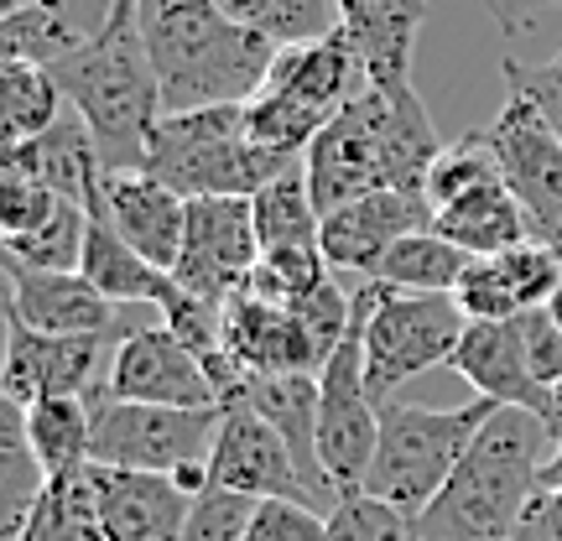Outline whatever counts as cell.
Returning a JSON list of instances; mask_svg holds the SVG:
<instances>
[{"label": "cell", "instance_id": "1", "mask_svg": "<svg viewBox=\"0 0 562 541\" xmlns=\"http://www.w3.org/2000/svg\"><path fill=\"white\" fill-rule=\"evenodd\" d=\"M442 146L448 140L438 136L417 89L412 94H381L375 83H364L360 94L318 131L302 167H307V188H313L318 208L334 214V208L370 199L381 188L422 193L427 167L438 161Z\"/></svg>", "mask_w": 562, "mask_h": 541}, {"label": "cell", "instance_id": "2", "mask_svg": "<svg viewBox=\"0 0 562 541\" xmlns=\"http://www.w3.org/2000/svg\"><path fill=\"white\" fill-rule=\"evenodd\" d=\"M558 432V421L537 412L495 406V417L459 459L453 480L417 516V541H516L521 516L542 495Z\"/></svg>", "mask_w": 562, "mask_h": 541}, {"label": "cell", "instance_id": "3", "mask_svg": "<svg viewBox=\"0 0 562 541\" xmlns=\"http://www.w3.org/2000/svg\"><path fill=\"white\" fill-rule=\"evenodd\" d=\"M136 26L161 79L167 115L250 104L277 63V42L235 26L214 0H136Z\"/></svg>", "mask_w": 562, "mask_h": 541}, {"label": "cell", "instance_id": "4", "mask_svg": "<svg viewBox=\"0 0 562 541\" xmlns=\"http://www.w3.org/2000/svg\"><path fill=\"white\" fill-rule=\"evenodd\" d=\"M53 79H58L63 100L89 125L104 172H140L146 140L167 115V104H161V79L151 68V53L140 42L136 0H121V11L94 37L53 63Z\"/></svg>", "mask_w": 562, "mask_h": 541}, {"label": "cell", "instance_id": "5", "mask_svg": "<svg viewBox=\"0 0 562 541\" xmlns=\"http://www.w3.org/2000/svg\"><path fill=\"white\" fill-rule=\"evenodd\" d=\"M302 157H281L250 140L245 104H209L161 115L146 140V167L182 199H256L266 182L292 172Z\"/></svg>", "mask_w": 562, "mask_h": 541}, {"label": "cell", "instance_id": "6", "mask_svg": "<svg viewBox=\"0 0 562 541\" xmlns=\"http://www.w3.org/2000/svg\"><path fill=\"white\" fill-rule=\"evenodd\" d=\"M495 417V402L474 396L469 406H412L385 402L381 406V442L375 463L364 474V495L396 505L417 521L427 505L442 495V484L453 480L469 442L480 438V427Z\"/></svg>", "mask_w": 562, "mask_h": 541}, {"label": "cell", "instance_id": "7", "mask_svg": "<svg viewBox=\"0 0 562 541\" xmlns=\"http://www.w3.org/2000/svg\"><path fill=\"white\" fill-rule=\"evenodd\" d=\"M364 313V370L375 402H396L402 385H412L427 370L453 364L469 318L453 297H417V292H391L381 281H355Z\"/></svg>", "mask_w": 562, "mask_h": 541}, {"label": "cell", "instance_id": "8", "mask_svg": "<svg viewBox=\"0 0 562 541\" xmlns=\"http://www.w3.org/2000/svg\"><path fill=\"white\" fill-rule=\"evenodd\" d=\"M375 442H381V402H375L370 370H364V313L360 292H355V323L318 370V459L339 495L364 489Z\"/></svg>", "mask_w": 562, "mask_h": 541}, {"label": "cell", "instance_id": "9", "mask_svg": "<svg viewBox=\"0 0 562 541\" xmlns=\"http://www.w3.org/2000/svg\"><path fill=\"white\" fill-rule=\"evenodd\" d=\"M220 417L214 412H178V406H140L115 402V396H94V463L110 469H136V474H188V469H209L214 438H220Z\"/></svg>", "mask_w": 562, "mask_h": 541}, {"label": "cell", "instance_id": "10", "mask_svg": "<svg viewBox=\"0 0 562 541\" xmlns=\"http://www.w3.org/2000/svg\"><path fill=\"white\" fill-rule=\"evenodd\" d=\"M125 334H37L5 313V402L32 406L42 396H100L115 343Z\"/></svg>", "mask_w": 562, "mask_h": 541}, {"label": "cell", "instance_id": "11", "mask_svg": "<svg viewBox=\"0 0 562 541\" xmlns=\"http://www.w3.org/2000/svg\"><path fill=\"white\" fill-rule=\"evenodd\" d=\"M266 245L256 229V203L250 199H193L188 203V235L182 256L172 266V281L203 302H229L250 271L261 266Z\"/></svg>", "mask_w": 562, "mask_h": 541}, {"label": "cell", "instance_id": "12", "mask_svg": "<svg viewBox=\"0 0 562 541\" xmlns=\"http://www.w3.org/2000/svg\"><path fill=\"white\" fill-rule=\"evenodd\" d=\"M484 140H490V151L501 161L505 188L531 214L537 235L558 245L562 240V140H558V131L542 121L537 104L510 89L501 115L484 125Z\"/></svg>", "mask_w": 562, "mask_h": 541}, {"label": "cell", "instance_id": "13", "mask_svg": "<svg viewBox=\"0 0 562 541\" xmlns=\"http://www.w3.org/2000/svg\"><path fill=\"white\" fill-rule=\"evenodd\" d=\"M104 396L140 406H178V412H214V406H224L220 385L209 381L203 360L167 323L131 328L115 343V360H110V375H104Z\"/></svg>", "mask_w": 562, "mask_h": 541}, {"label": "cell", "instance_id": "14", "mask_svg": "<svg viewBox=\"0 0 562 541\" xmlns=\"http://www.w3.org/2000/svg\"><path fill=\"white\" fill-rule=\"evenodd\" d=\"M209 480L220 484V489H240L250 500H297V505L323 510L313 484L302 480L292 448L281 442V432L245 396L224 402L220 438H214V453H209Z\"/></svg>", "mask_w": 562, "mask_h": 541}, {"label": "cell", "instance_id": "15", "mask_svg": "<svg viewBox=\"0 0 562 541\" xmlns=\"http://www.w3.org/2000/svg\"><path fill=\"white\" fill-rule=\"evenodd\" d=\"M417 229H432V208L422 193H402V188H381L370 199H355L323 214V240L318 250L328 256V266L339 277H360L370 281L375 266Z\"/></svg>", "mask_w": 562, "mask_h": 541}, {"label": "cell", "instance_id": "16", "mask_svg": "<svg viewBox=\"0 0 562 541\" xmlns=\"http://www.w3.org/2000/svg\"><path fill=\"white\" fill-rule=\"evenodd\" d=\"M224 349L245 381L261 375H318L328 354L318 349V339L302 328V318L281 302L256 297L250 286H240L235 297L224 302Z\"/></svg>", "mask_w": 562, "mask_h": 541}, {"label": "cell", "instance_id": "17", "mask_svg": "<svg viewBox=\"0 0 562 541\" xmlns=\"http://www.w3.org/2000/svg\"><path fill=\"white\" fill-rule=\"evenodd\" d=\"M448 370H459V381H469L474 396L495 406H521L537 417L558 421L562 427V402L537 381V370L526 360V339H521V318L510 323H469L459 354Z\"/></svg>", "mask_w": 562, "mask_h": 541}, {"label": "cell", "instance_id": "18", "mask_svg": "<svg viewBox=\"0 0 562 541\" xmlns=\"http://www.w3.org/2000/svg\"><path fill=\"white\" fill-rule=\"evenodd\" d=\"M5 281H11L5 313L37 334H125L121 307L83 271H32V266L5 261Z\"/></svg>", "mask_w": 562, "mask_h": 541}, {"label": "cell", "instance_id": "19", "mask_svg": "<svg viewBox=\"0 0 562 541\" xmlns=\"http://www.w3.org/2000/svg\"><path fill=\"white\" fill-rule=\"evenodd\" d=\"M94 469V505H100V541H182L193 495L172 474H136V469Z\"/></svg>", "mask_w": 562, "mask_h": 541}, {"label": "cell", "instance_id": "20", "mask_svg": "<svg viewBox=\"0 0 562 541\" xmlns=\"http://www.w3.org/2000/svg\"><path fill=\"white\" fill-rule=\"evenodd\" d=\"M0 172L37 182V188L58 193V199L83 203V208L100 199V188H104L100 146H94V136H89V125H83V115L74 104L58 115L53 131L21 140V146H5L0 151Z\"/></svg>", "mask_w": 562, "mask_h": 541}, {"label": "cell", "instance_id": "21", "mask_svg": "<svg viewBox=\"0 0 562 541\" xmlns=\"http://www.w3.org/2000/svg\"><path fill=\"white\" fill-rule=\"evenodd\" d=\"M100 203L131 250H140L161 271L178 266L182 235H188V199L182 193H172L151 172H104Z\"/></svg>", "mask_w": 562, "mask_h": 541}, {"label": "cell", "instance_id": "22", "mask_svg": "<svg viewBox=\"0 0 562 541\" xmlns=\"http://www.w3.org/2000/svg\"><path fill=\"white\" fill-rule=\"evenodd\" d=\"M427 0H344V37L355 42L364 79L381 94H412V53Z\"/></svg>", "mask_w": 562, "mask_h": 541}, {"label": "cell", "instance_id": "23", "mask_svg": "<svg viewBox=\"0 0 562 541\" xmlns=\"http://www.w3.org/2000/svg\"><path fill=\"white\" fill-rule=\"evenodd\" d=\"M364 63L355 53V42L344 37V26L323 42H297V47H277V63H271V79L266 89H281L292 100L313 104L323 115H339L344 104L364 89Z\"/></svg>", "mask_w": 562, "mask_h": 541}, {"label": "cell", "instance_id": "24", "mask_svg": "<svg viewBox=\"0 0 562 541\" xmlns=\"http://www.w3.org/2000/svg\"><path fill=\"white\" fill-rule=\"evenodd\" d=\"M240 396L277 427L281 442L297 459L302 480L313 484V495L323 500V510H334L339 489L328 484L323 459H318V375H261V381H245Z\"/></svg>", "mask_w": 562, "mask_h": 541}, {"label": "cell", "instance_id": "25", "mask_svg": "<svg viewBox=\"0 0 562 541\" xmlns=\"http://www.w3.org/2000/svg\"><path fill=\"white\" fill-rule=\"evenodd\" d=\"M79 271L94 281V286H100V292L115 302V307H125V302L167 307V302L182 292L178 281H172V271L151 266L146 256H140V250H131V245L121 240V229L110 224V214H104L100 199L89 203V235H83V261H79Z\"/></svg>", "mask_w": 562, "mask_h": 541}, {"label": "cell", "instance_id": "26", "mask_svg": "<svg viewBox=\"0 0 562 541\" xmlns=\"http://www.w3.org/2000/svg\"><path fill=\"white\" fill-rule=\"evenodd\" d=\"M432 229H438L448 245H459L463 256H474V261L537 240V224H531V214H526L521 199H516L505 182L484 188V193H469V199H459L453 208L432 214Z\"/></svg>", "mask_w": 562, "mask_h": 541}, {"label": "cell", "instance_id": "27", "mask_svg": "<svg viewBox=\"0 0 562 541\" xmlns=\"http://www.w3.org/2000/svg\"><path fill=\"white\" fill-rule=\"evenodd\" d=\"M26 442L42 474H79L94 463V402L89 396H42L26 406Z\"/></svg>", "mask_w": 562, "mask_h": 541}, {"label": "cell", "instance_id": "28", "mask_svg": "<svg viewBox=\"0 0 562 541\" xmlns=\"http://www.w3.org/2000/svg\"><path fill=\"white\" fill-rule=\"evenodd\" d=\"M469 266H474V256H463L459 245H448L438 229H417V235H406L375 266L370 281H381L391 292H417V297H453Z\"/></svg>", "mask_w": 562, "mask_h": 541}, {"label": "cell", "instance_id": "29", "mask_svg": "<svg viewBox=\"0 0 562 541\" xmlns=\"http://www.w3.org/2000/svg\"><path fill=\"white\" fill-rule=\"evenodd\" d=\"M214 5L235 26L277 42V47L323 42L344 26V0H214Z\"/></svg>", "mask_w": 562, "mask_h": 541}, {"label": "cell", "instance_id": "30", "mask_svg": "<svg viewBox=\"0 0 562 541\" xmlns=\"http://www.w3.org/2000/svg\"><path fill=\"white\" fill-rule=\"evenodd\" d=\"M11 541H100V505H94V469L58 474L42 484L37 505Z\"/></svg>", "mask_w": 562, "mask_h": 541}, {"label": "cell", "instance_id": "31", "mask_svg": "<svg viewBox=\"0 0 562 541\" xmlns=\"http://www.w3.org/2000/svg\"><path fill=\"white\" fill-rule=\"evenodd\" d=\"M63 110H68V100H63L53 68L0 63V136H5V146H21V140L53 131Z\"/></svg>", "mask_w": 562, "mask_h": 541}, {"label": "cell", "instance_id": "32", "mask_svg": "<svg viewBox=\"0 0 562 541\" xmlns=\"http://www.w3.org/2000/svg\"><path fill=\"white\" fill-rule=\"evenodd\" d=\"M256 229H261L266 250H281V245H318L323 240V208L307 188V167H292L281 172L277 182H266L256 193Z\"/></svg>", "mask_w": 562, "mask_h": 541}, {"label": "cell", "instance_id": "33", "mask_svg": "<svg viewBox=\"0 0 562 541\" xmlns=\"http://www.w3.org/2000/svg\"><path fill=\"white\" fill-rule=\"evenodd\" d=\"M79 42L63 5H47V0H26L16 11L0 16V63H37V68H53L58 58H68Z\"/></svg>", "mask_w": 562, "mask_h": 541}, {"label": "cell", "instance_id": "34", "mask_svg": "<svg viewBox=\"0 0 562 541\" xmlns=\"http://www.w3.org/2000/svg\"><path fill=\"white\" fill-rule=\"evenodd\" d=\"M501 178V161H495V151H490V140H484V131H469V136L448 140L438 151V161L427 167V182H422V199H427V208L432 214H442V208H453L459 199H469V193H484V188H495Z\"/></svg>", "mask_w": 562, "mask_h": 541}, {"label": "cell", "instance_id": "35", "mask_svg": "<svg viewBox=\"0 0 562 541\" xmlns=\"http://www.w3.org/2000/svg\"><path fill=\"white\" fill-rule=\"evenodd\" d=\"M334 121V115H323L313 104L292 100V94H281V89H261L256 100L245 104V131L256 146L266 151H281V157H307V146L318 140V131Z\"/></svg>", "mask_w": 562, "mask_h": 541}, {"label": "cell", "instance_id": "36", "mask_svg": "<svg viewBox=\"0 0 562 541\" xmlns=\"http://www.w3.org/2000/svg\"><path fill=\"white\" fill-rule=\"evenodd\" d=\"M339 277L334 266H328V256H323L318 245H281V250H266L261 266L250 271V292L266 302H281V307H297L302 297H313L318 286H328V281Z\"/></svg>", "mask_w": 562, "mask_h": 541}, {"label": "cell", "instance_id": "37", "mask_svg": "<svg viewBox=\"0 0 562 541\" xmlns=\"http://www.w3.org/2000/svg\"><path fill=\"white\" fill-rule=\"evenodd\" d=\"M83 235H89V208H83V203H63L42 229L5 240L0 256H5V261H16V266H32V271H79Z\"/></svg>", "mask_w": 562, "mask_h": 541}, {"label": "cell", "instance_id": "38", "mask_svg": "<svg viewBox=\"0 0 562 541\" xmlns=\"http://www.w3.org/2000/svg\"><path fill=\"white\" fill-rule=\"evenodd\" d=\"M328 541H417V521L396 505L355 489L339 495V505L328 510Z\"/></svg>", "mask_w": 562, "mask_h": 541}, {"label": "cell", "instance_id": "39", "mask_svg": "<svg viewBox=\"0 0 562 541\" xmlns=\"http://www.w3.org/2000/svg\"><path fill=\"white\" fill-rule=\"evenodd\" d=\"M256 510H261V500H250V495H240V489H220V484H209L203 495H193V510H188L182 541H245L250 537Z\"/></svg>", "mask_w": 562, "mask_h": 541}, {"label": "cell", "instance_id": "40", "mask_svg": "<svg viewBox=\"0 0 562 541\" xmlns=\"http://www.w3.org/2000/svg\"><path fill=\"white\" fill-rule=\"evenodd\" d=\"M63 203H68V199L47 193V188H37V182L5 178V172H0V235H5V240L32 235V229H42V224L58 214Z\"/></svg>", "mask_w": 562, "mask_h": 541}, {"label": "cell", "instance_id": "41", "mask_svg": "<svg viewBox=\"0 0 562 541\" xmlns=\"http://www.w3.org/2000/svg\"><path fill=\"white\" fill-rule=\"evenodd\" d=\"M245 541H328V516L297 500H261Z\"/></svg>", "mask_w": 562, "mask_h": 541}, {"label": "cell", "instance_id": "42", "mask_svg": "<svg viewBox=\"0 0 562 541\" xmlns=\"http://www.w3.org/2000/svg\"><path fill=\"white\" fill-rule=\"evenodd\" d=\"M505 79H510V89H516L521 100H531L537 110H542V121L552 125L558 140H562V53H552V58L537 63V68L505 58Z\"/></svg>", "mask_w": 562, "mask_h": 541}, {"label": "cell", "instance_id": "43", "mask_svg": "<svg viewBox=\"0 0 562 541\" xmlns=\"http://www.w3.org/2000/svg\"><path fill=\"white\" fill-rule=\"evenodd\" d=\"M490 11H495L505 37H526V32H537L542 21L562 16V0H490Z\"/></svg>", "mask_w": 562, "mask_h": 541}, {"label": "cell", "instance_id": "44", "mask_svg": "<svg viewBox=\"0 0 562 541\" xmlns=\"http://www.w3.org/2000/svg\"><path fill=\"white\" fill-rule=\"evenodd\" d=\"M516 541H562V489H542L521 516Z\"/></svg>", "mask_w": 562, "mask_h": 541}, {"label": "cell", "instance_id": "45", "mask_svg": "<svg viewBox=\"0 0 562 541\" xmlns=\"http://www.w3.org/2000/svg\"><path fill=\"white\" fill-rule=\"evenodd\" d=\"M542 489H562V432H558V448H552V459H547Z\"/></svg>", "mask_w": 562, "mask_h": 541}, {"label": "cell", "instance_id": "46", "mask_svg": "<svg viewBox=\"0 0 562 541\" xmlns=\"http://www.w3.org/2000/svg\"><path fill=\"white\" fill-rule=\"evenodd\" d=\"M547 313L558 318V328H562V281H558V292H552V302H547Z\"/></svg>", "mask_w": 562, "mask_h": 541}, {"label": "cell", "instance_id": "47", "mask_svg": "<svg viewBox=\"0 0 562 541\" xmlns=\"http://www.w3.org/2000/svg\"><path fill=\"white\" fill-rule=\"evenodd\" d=\"M16 5H26V0H0V11H16Z\"/></svg>", "mask_w": 562, "mask_h": 541}, {"label": "cell", "instance_id": "48", "mask_svg": "<svg viewBox=\"0 0 562 541\" xmlns=\"http://www.w3.org/2000/svg\"><path fill=\"white\" fill-rule=\"evenodd\" d=\"M47 5H63V0H47Z\"/></svg>", "mask_w": 562, "mask_h": 541}, {"label": "cell", "instance_id": "49", "mask_svg": "<svg viewBox=\"0 0 562 541\" xmlns=\"http://www.w3.org/2000/svg\"><path fill=\"white\" fill-rule=\"evenodd\" d=\"M558 250H562V240H558Z\"/></svg>", "mask_w": 562, "mask_h": 541}]
</instances>
